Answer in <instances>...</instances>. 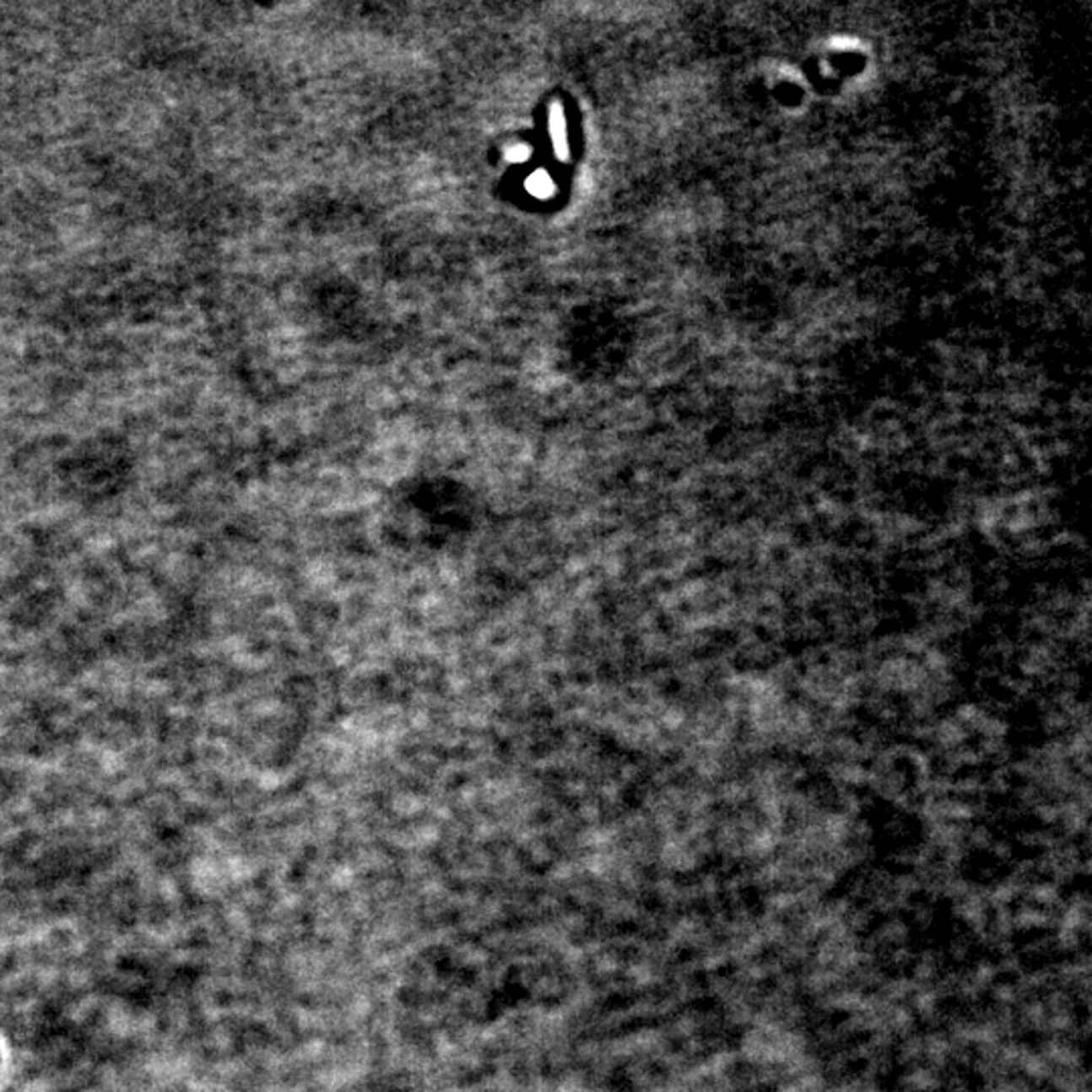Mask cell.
I'll return each mask as SVG.
<instances>
[{
    "instance_id": "1",
    "label": "cell",
    "mask_w": 1092,
    "mask_h": 1092,
    "mask_svg": "<svg viewBox=\"0 0 1092 1092\" xmlns=\"http://www.w3.org/2000/svg\"><path fill=\"white\" fill-rule=\"evenodd\" d=\"M549 130H550V140H553L556 158L566 162L569 160V138H566L565 111L559 101H554L549 110Z\"/></svg>"
},
{
    "instance_id": "2",
    "label": "cell",
    "mask_w": 1092,
    "mask_h": 1092,
    "mask_svg": "<svg viewBox=\"0 0 1092 1092\" xmlns=\"http://www.w3.org/2000/svg\"><path fill=\"white\" fill-rule=\"evenodd\" d=\"M527 188L537 198H550L554 195V181L546 170H537L527 178Z\"/></svg>"
},
{
    "instance_id": "3",
    "label": "cell",
    "mask_w": 1092,
    "mask_h": 1092,
    "mask_svg": "<svg viewBox=\"0 0 1092 1092\" xmlns=\"http://www.w3.org/2000/svg\"><path fill=\"white\" fill-rule=\"evenodd\" d=\"M528 156H530V148H528V146H524V144H516V146H512V148H510V150L506 152V158H508V160H510V162H516V165H518V162H524V160H527Z\"/></svg>"
}]
</instances>
